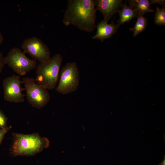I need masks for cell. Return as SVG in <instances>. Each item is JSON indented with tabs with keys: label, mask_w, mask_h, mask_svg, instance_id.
Here are the masks:
<instances>
[{
	"label": "cell",
	"mask_w": 165,
	"mask_h": 165,
	"mask_svg": "<svg viewBox=\"0 0 165 165\" xmlns=\"http://www.w3.org/2000/svg\"><path fill=\"white\" fill-rule=\"evenodd\" d=\"M5 64V57L0 51V75Z\"/></svg>",
	"instance_id": "obj_17"
},
{
	"label": "cell",
	"mask_w": 165,
	"mask_h": 165,
	"mask_svg": "<svg viewBox=\"0 0 165 165\" xmlns=\"http://www.w3.org/2000/svg\"><path fill=\"white\" fill-rule=\"evenodd\" d=\"M96 11L94 0H69L63 22L66 26L72 24L82 30L91 32L96 27Z\"/></svg>",
	"instance_id": "obj_1"
},
{
	"label": "cell",
	"mask_w": 165,
	"mask_h": 165,
	"mask_svg": "<svg viewBox=\"0 0 165 165\" xmlns=\"http://www.w3.org/2000/svg\"><path fill=\"white\" fill-rule=\"evenodd\" d=\"M128 6L133 9L138 15L143 16L154 10L151 8V5L153 4H159L163 5L164 0H130L127 1Z\"/></svg>",
	"instance_id": "obj_11"
},
{
	"label": "cell",
	"mask_w": 165,
	"mask_h": 165,
	"mask_svg": "<svg viewBox=\"0 0 165 165\" xmlns=\"http://www.w3.org/2000/svg\"><path fill=\"white\" fill-rule=\"evenodd\" d=\"M23 83L19 75H13L5 78L2 82L4 97L7 101L15 103L23 102L25 96L22 93L24 90L21 85Z\"/></svg>",
	"instance_id": "obj_8"
},
{
	"label": "cell",
	"mask_w": 165,
	"mask_h": 165,
	"mask_svg": "<svg viewBox=\"0 0 165 165\" xmlns=\"http://www.w3.org/2000/svg\"><path fill=\"white\" fill-rule=\"evenodd\" d=\"M96 9L100 12L104 21L108 22L112 16L118 12L122 7L121 0H96L94 1Z\"/></svg>",
	"instance_id": "obj_9"
},
{
	"label": "cell",
	"mask_w": 165,
	"mask_h": 165,
	"mask_svg": "<svg viewBox=\"0 0 165 165\" xmlns=\"http://www.w3.org/2000/svg\"><path fill=\"white\" fill-rule=\"evenodd\" d=\"M63 57L60 54L54 55L47 61L40 63L36 69V82L47 90L55 88L59 78V73Z\"/></svg>",
	"instance_id": "obj_3"
},
{
	"label": "cell",
	"mask_w": 165,
	"mask_h": 165,
	"mask_svg": "<svg viewBox=\"0 0 165 165\" xmlns=\"http://www.w3.org/2000/svg\"><path fill=\"white\" fill-rule=\"evenodd\" d=\"M154 22L157 25L161 26L165 25V8L157 7L154 16Z\"/></svg>",
	"instance_id": "obj_14"
},
{
	"label": "cell",
	"mask_w": 165,
	"mask_h": 165,
	"mask_svg": "<svg viewBox=\"0 0 165 165\" xmlns=\"http://www.w3.org/2000/svg\"><path fill=\"white\" fill-rule=\"evenodd\" d=\"M21 47L25 53L28 54L40 63L47 61L50 58V52L48 46L36 36L24 40Z\"/></svg>",
	"instance_id": "obj_7"
},
{
	"label": "cell",
	"mask_w": 165,
	"mask_h": 165,
	"mask_svg": "<svg viewBox=\"0 0 165 165\" xmlns=\"http://www.w3.org/2000/svg\"><path fill=\"white\" fill-rule=\"evenodd\" d=\"M158 165H165V156H163V159L162 162Z\"/></svg>",
	"instance_id": "obj_19"
},
{
	"label": "cell",
	"mask_w": 165,
	"mask_h": 165,
	"mask_svg": "<svg viewBox=\"0 0 165 165\" xmlns=\"http://www.w3.org/2000/svg\"><path fill=\"white\" fill-rule=\"evenodd\" d=\"M122 7V9L119 10L118 12L119 18L117 21V24L119 26L126 22H129L138 16V14L133 9L127 5L126 1L123 4Z\"/></svg>",
	"instance_id": "obj_12"
},
{
	"label": "cell",
	"mask_w": 165,
	"mask_h": 165,
	"mask_svg": "<svg viewBox=\"0 0 165 165\" xmlns=\"http://www.w3.org/2000/svg\"><path fill=\"white\" fill-rule=\"evenodd\" d=\"M3 40V37L0 31V45L2 43Z\"/></svg>",
	"instance_id": "obj_18"
},
{
	"label": "cell",
	"mask_w": 165,
	"mask_h": 165,
	"mask_svg": "<svg viewBox=\"0 0 165 165\" xmlns=\"http://www.w3.org/2000/svg\"><path fill=\"white\" fill-rule=\"evenodd\" d=\"M119 26L115 24L113 20L110 24L102 20L97 26L96 34L92 37L93 39H99L101 42L110 38L117 32Z\"/></svg>",
	"instance_id": "obj_10"
},
{
	"label": "cell",
	"mask_w": 165,
	"mask_h": 165,
	"mask_svg": "<svg viewBox=\"0 0 165 165\" xmlns=\"http://www.w3.org/2000/svg\"><path fill=\"white\" fill-rule=\"evenodd\" d=\"M7 118L3 112L0 109V128L3 129L8 127L7 125Z\"/></svg>",
	"instance_id": "obj_15"
},
{
	"label": "cell",
	"mask_w": 165,
	"mask_h": 165,
	"mask_svg": "<svg viewBox=\"0 0 165 165\" xmlns=\"http://www.w3.org/2000/svg\"><path fill=\"white\" fill-rule=\"evenodd\" d=\"M22 81L28 102L38 109L45 106L50 99L47 90L38 84L34 79L26 77Z\"/></svg>",
	"instance_id": "obj_5"
},
{
	"label": "cell",
	"mask_w": 165,
	"mask_h": 165,
	"mask_svg": "<svg viewBox=\"0 0 165 165\" xmlns=\"http://www.w3.org/2000/svg\"><path fill=\"white\" fill-rule=\"evenodd\" d=\"M6 64L19 75L23 76L35 69L36 60L28 58L25 53L17 47L12 48L5 57Z\"/></svg>",
	"instance_id": "obj_6"
},
{
	"label": "cell",
	"mask_w": 165,
	"mask_h": 165,
	"mask_svg": "<svg viewBox=\"0 0 165 165\" xmlns=\"http://www.w3.org/2000/svg\"><path fill=\"white\" fill-rule=\"evenodd\" d=\"M58 84L56 90L63 94L75 91L78 89L80 80L79 72L75 62L66 64L61 69Z\"/></svg>",
	"instance_id": "obj_4"
},
{
	"label": "cell",
	"mask_w": 165,
	"mask_h": 165,
	"mask_svg": "<svg viewBox=\"0 0 165 165\" xmlns=\"http://www.w3.org/2000/svg\"><path fill=\"white\" fill-rule=\"evenodd\" d=\"M11 126L3 129L0 128V144L3 139L5 134L11 129Z\"/></svg>",
	"instance_id": "obj_16"
},
{
	"label": "cell",
	"mask_w": 165,
	"mask_h": 165,
	"mask_svg": "<svg viewBox=\"0 0 165 165\" xmlns=\"http://www.w3.org/2000/svg\"><path fill=\"white\" fill-rule=\"evenodd\" d=\"M12 144L10 149L12 156H31L48 147L50 141L45 137H41L38 133L25 134L13 133Z\"/></svg>",
	"instance_id": "obj_2"
},
{
	"label": "cell",
	"mask_w": 165,
	"mask_h": 165,
	"mask_svg": "<svg viewBox=\"0 0 165 165\" xmlns=\"http://www.w3.org/2000/svg\"><path fill=\"white\" fill-rule=\"evenodd\" d=\"M134 26L129 29L133 32V36L136 37L139 33L144 31L148 25L147 19L143 15H138Z\"/></svg>",
	"instance_id": "obj_13"
}]
</instances>
